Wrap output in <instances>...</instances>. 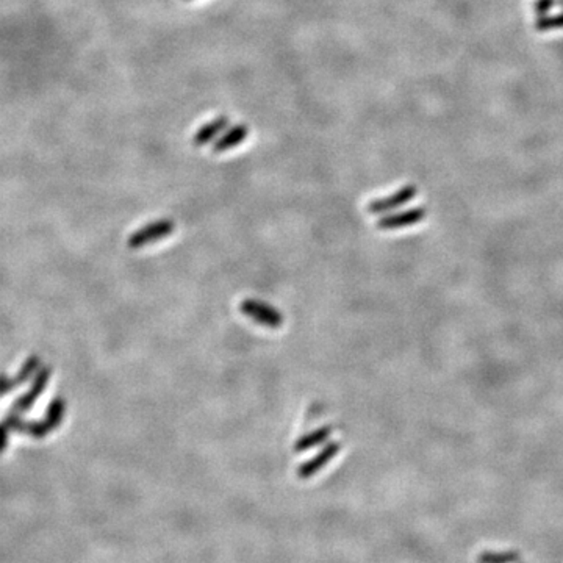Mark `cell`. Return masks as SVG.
<instances>
[{
  "instance_id": "cell-7",
  "label": "cell",
  "mask_w": 563,
  "mask_h": 563,
  "mask_svg": "<svg viewBox=\"0 0 563 563\" xmlns=\"http://www.w3.org/2000/svg\"><path fill=\"white\" fill-rule=\"evenodd\" d=\"M229 124L230 121L227 116H218L216 119L207 122L204 127H200L199 130L194 133L193 144L198 146V148H202V146L213 143V141H216L219 135L227 128Z\"/></svg>"
},
{
  "instance_id": "cell-6",
  "label": "cell",
  "mask_w": 563,
  "mask_h": 563,
  "mask_svg": "<svg viewBox=\"0 0 563 563\" xmlns=\"http://www.w3.org/2000/svg\"><path fill=\"white\" fill-rule=\"evenodd\" d=\"M426 210L421 207L410 208V210L401 211V213H393V215L383 216L379 219L377 227L381 230H397V229H406L410 225H415L421 223L422 219L426 218Z\"/></svg>"
},
{
  "instance_id": "cell-11",
  "label": "cell",
  "mask_w": 563,
  "mask_h": 563,
  "mask_svg": "<svg viewBox=\"0 0 563 563\" xmlns=\"http://www.w3.org/2000/svg\"><path fill=\"white\" fill-rule=\"evenodd\" d=\"M41 357H38V356H30L26 362L22 363V366H21V370L17 371V374L15 376V379H16V382H17V385H22V383H26L27 381H30V379H32L36 372H38V370L41 368Z\"/></svg>"
},
{
  "instance_id": "cell-1",
  "label": "cell",
  "mask_w": 563,
  "mask_h": 563,
  "mask_svg": "<svg viewBox=\"0 0 563 563\" xmlns=\"http://www.w3.org/2000/svg\"><path fill=\"white\" fill-rule=\"evenodd\" d=\"M175 230V224L173 219H158V221L146 224L144 227L133 232L130 238L127 240V246L130 249H141L149 244H154L164 240L169 235H173Z\"/></svg>"
},
{
  "instance_id": "cell-5",
  "label": "cell",
  "mask_w": 563,
  "mask_h": 563,
  "mask_svg": "<svg viewBox=\"0 0 563 563\" xmlns=\"http://www.w3.org/2000/svg\"><path fill=\"white\" fill-rule=\"evenodd\" d=\"M416 194H418V189H416V187L407 185L401 189H397L395 194L388 196V198L372 200L368 205V211L371 213V215H381V213L391 211V210H395V208L406 205L407 202L412 200Z\"/></svg>"
},
{
  "instance_id": "cell-8",
  "label": "cell",
  "mask_w": 563,
  "mask_h": 563,
  "mask_svg": "<svg viewBox=\"0 0 563 563\" xmlns=\"http://www.w3.org/2000/svg\"><path fill=\"white\" fill-rule=\"evenodd\" d=\"M248 135L249 128L246 124H236L234 127H230L221 135V138H218L215 143H213V152H215V154H223V152L234 149L248 138Z\"/></svg>"
},
{
  "instance_id": "cell-13",
  "label": "cell",
  "mask_w": 563,
  "mask_h": 563,
  "mask_svg": "<svg viewBox=\"0 0 563 563\" xmlns=\"http://www.w3.org/2000/svg\"><path fill=\"white\" fill-rule=\"evenodd\" d=\"M51 432H52L51 427H49L44 421H27L26 419V429H24V433L33 437L35 440L46 438Z\"/></svg>"
},
{
  "instance_id": "cell-2",
  "label": "cell",
  "mask_w": 563,
  "mask_h": 563,
  "mask_svg": "<svg viewBox=\"0 0 563 563\" xmlns=\"http://www.w3.org/2000/svg\"><path fill=\"white\" fill-rule=\"evenodd\" d=\"M240 310L244 316L260 324L268 329H279L284 324V315L272 305H269L259 299H244L240 304Z\"/></svg>"
},
{
  "instance_id": "cell-14",
  "label": "cell",
  "mask_w": 563,
  "mask_h": 563,
  "mask_svg": "<svg viewBox=\"0 0 563 563\" xmlns=\"http://www.w3.org/2000/svg\"><path fill=\"white\" fill-rule=\"evenodd\" d=\"M3 422L7 424V427L10 431L17 432V433H24V429H26V419H22L19 416V413L11 412L10 415L5 416Z\"/></svg>"
},
{
  "instance_id": "cell-9",
  "label": "cell",
  "mask_w": 563,
  "mask_h": 563,
  "mask_svg": "<svg viewBox=\"0 0 563 563\" xmlns=\"http://www.w3.org/2000/svg\"><path fill=\"white\" fill-rule=\"evenodd\" d=\"M334 433V427L332 426H322L320 429L316 431H311L309 433H305L301 438L297 440L293 446V451L296 452V454H301V452H307L310 449L316 448V446H320L322 443H326L327 440L332 437Z\"/></svg>"
},
{
  "instance_id": "cell-3",
  "label": "cell",
  "mask_w": 563,
  "mask_h": 563,
  "mask_svg": "<svg viewBox=\"0 0 563 563\" xmlns=\"http://www.w3.org/2000/svg\"><path fill=\"white\" fill-rule=\"evenodd\" d=\"M52 376V368L51 366H41L38 372L33 376L32 385H30V390L27 393H24L22 396L17 397L13 406H11V412L15 413H26L30 408L33 407V404L36 399L44 393V390L47 387L49 379Z\"/></svg>"
},
{
  "instance_id": "cell-4",
  "label": "cell",
  "mask_w": 563,
  "mask_h": 563,
  "mask_svg": "<svg viewBox=\"0 0 563 563\" xmlns=\"http://www.w3.org/2000/svg\"><path fill=\"white\" fill-rule=\"evenodd\" d=\"M340 451H341L340 442L327 443L315 457H311L310 460L304 462L301 467L297 468L296 476L302 480L310 479V477H313L316 473H320L322 468H326L330 460H334V458L340 454Z\"/></svg>"
},
{
  "instance_id": "cell-12",
  "label": "cell",
  "mask_w": 563,
  "mask_h": 563,
  "mask_svg": "<svg viewBox=\"0 0 563 563\" xmlns=\"http://www.w3.org/2000/svg\"><path fill=\"white\" fill-rule=\"evenodd\" d=\"M479 563H518L519 554L513 551H504V553H482L477 557Z\"/></svg>"
},
{
  "instance_id": "cell-10",
  "label": "cell",
  "mask_w": 563,
  "mask_h": 563,
  "mask_svg": "<svg viewBox=\"0 0 563 563\" xmlns=\"http://www.w3.org/2000/svg\"><path fill=\"white\" fill-rule=\"evenodd\" d=\"M64 416H66V399L61 396H55L53 399L49 402V406L46 408L44 422L51 427V431H57L61 426V422L64 421Z\"/></svg>"
},
{
  "instance_id": "cell-15",
  "label": "cell",
  "mask_w": 563,
  "mask_h": 563,
  "mask_svg": "<svg viewBox=\"0 0 563 563\" xmlns=\"http://www.w3.org/2000/svg\"><path fill=\"white\" fill-rule=\"evenodd\" d=\"M17 387H19V385H17L15 377L11 379L7 374H0V396L8 395L10 391L16 390Z\"/></svg>"
},
{
  "instance_id": "cell-16",
  "label": "cell",
  "mask_w": 563,
  "mask_h": 563,
  "mask_svg": "<svg viewBox=\"0 0 563 563\" xmlns=\"http://www.w3.org/2000/svg\"><path fill=\"white\" fill-rule=\"evenodd\" d=\"M8 432L10 429L7 427V424H5V422H0V456L3 454L8 446Z\"/></svg>"
}]
</instances>
